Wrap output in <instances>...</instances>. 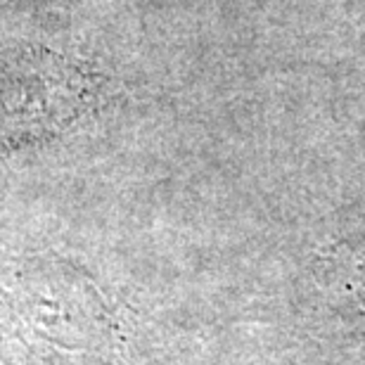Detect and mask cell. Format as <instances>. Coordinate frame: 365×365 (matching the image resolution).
Masks as SVG:
<instances>
[{"mask_svg":"<svg viewBox=\"0 0 365 365\" xmlns=\"http://www.w3.org/2000/svg\"><path fill=\"white\" fill-rule=\"evenodd\" d=\"M81 74L53 55L17 53L0 60V148L57 133L86 102Z\"/></svg>","mask_w":365,"mask_h":365,"instance_id":"cell-1","label":"cell"},{"mask_svg":"<svg viewBox=\"0 0 365 365\" xmlns=\"http://www.w3.org/2000/svg\"><path fill=\"white\" fill-rule=\"evenodd\" d=\"M53 271L34 266L10 284H0V323L29 356H81L86 351L83 309L78 294Z\"/></svg>","mask_w":365,"mask_h":365,"instance_id":"cell-2","label":"cell"}]
</instances>
